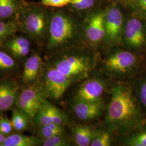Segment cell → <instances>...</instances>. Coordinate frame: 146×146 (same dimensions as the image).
Here are the masks:
<instances>
[{
  "mask_svg": "<svg viewBox=\"0 0 146 146\" xmlns=\"http://www.w3.org/2000/svg\"><path fill=\"white\" fill-rule=\"evenodd\" d=\"M144 122L139 100L129 84L119 82L111 90V99L105 117V125L110 133L129 134Z\"/></svg>",
  "mask_w": 146,
  "mask_h": 146,
  "instance_id": "1",
  "label": "cell"
},
{
  "mask_svg": "<svg viewBox=\"0 0 146 146\" xmlns=\"http://www.w3.org/2000/svg\"><path fill=\"white\" fill-rule=\"evenodd\" d=\"M80 31L78 23L71 16L60 11L55 13L48 21V49L57 50L70 47L78 38Z\"/></svg>",
  "mask_w": 146,
  "mask_h": 146,
  "instance_id": "2",
  "label": "cell"
},
{
  "mask_svg": "<svg viewBox=\"0 0 146 146\" xmlns=\"http://www.w3.org/2000/svg\"><path fill=\"white\" fill-rule=\"evenodd\" d=\"M96 65V58L92 54L78 51L63 55L52 66L62 73L73 83L87 78Z\"/></svg>",
  "mask_w": 146,
  "mask_h": 146,
  "instance_id": "3",
  "label": "cell"
},
{
  "mask_svg": "<svg viewBox=\"0 0 146 146\" xmlns=\"http://www.w3.org/2000/svg\"><path fill=\"white\" fill-rule=\"evenodd\" d=\"M139 58L129 50L115 49L102 62V69L109 77L122 78L135 74L140 68Z\"/></svg>",
  "mask_w": 146,
  "mask_h": 146,
  "instance_id": "4",
  "label": "cell"
},
{
  "mask_svg": "<svg viewBox=\"0 0 146 146\" xmlns=\"http://www.w3.org/2000/svg\"><path fill=\"white\" fill-rule=\"evenodd\" d=\"M122 41L131 51H140L146 45V28L139 18H129L124 25Z\"/></svg>",
  "mask_w": 146,
  "mask_h": 146,
  "instance_id": "5",
  "label": "cell"
},
{
  "mask_svg": "<svg viewBox=\"0 0 146 146\" xmlns=\"http://www.w3.org/2000/svg\"><path fill=\"white\" fill-rule=\"evenodd\" d=\"M104 41L109 47H114L122 42L124 28L122 13L117 7L110 8L105 12Z\"/></svg>",
  "mask_w": 146,
  "mask_h": 146,
  "instance_id": "6",
  "label": "cell"
},
{
  "mask_svg": "<svg viewBox=\"0 0 146 146\" xmlns=\"http://www.w3.org/2000/svg\"><path fill=\"white\" fill-rule=\"evenodd\" d=\"M44 92L36 87L32 86L23 89L19 94L16 104L18 110L34 120L45 100Z\"/></svg>",
  "mask_w": 146,
  "mask_h": 146,
  "instance_id": "7",
  "label": "cell"
},
{
  "mask_svg": "<svg viewBox=\"0 0 146 146\" xmlns=\"http://www.w3.org/2000/svg\"><path fill=\"white\" fill-rule=\"evenodd\" d=\"M73 81L53 66L46 69L44 74V93L53 99L62 96Z\"/></svg>",
  "mask_w": 146,
  "mask_h": 146,
  "instance_id": "8",
  "label": "cell"
},
{
  "mask_svg": "<svg viewBox=\"0 0 146 146\" xmlns=\"http://www.w3.org/2000/svg\"><path fill=\"white\" fill-rule=\"evenodd\" d=\"M105 13L96 11L89 16L84 25V33L87 41L93 46L104 41Z\"/></svg>",
  "mask_w": 146,
  "mask_h": 146,
  "instance_id": "9",
  "label": "cell"
},
{
  "mask_svg": "<svg viewBox=\"0 0 146 146\" xmlns=\"http://www.w3.org/2000/svg\"><path fill=\"white\" fill-rule=\"evenodd\" d=\"M106 88V82L102 78L98 77L87 78L78 86L74 98L89 101L102 100Z\"/></svg>",
  "mask_w": 146,
  "mask_h": 146,
  "instance_id": "10",
  "label": "cell"
},
{
  "mask_svg": "<svg viewBox=\"0 0 146 146\" xmlns=\"http://www.w3.org/2000/svg\"><path fill=\"white\" fill-rule=\"evenodd\" d=\"M48 26L46 14L39 8L31 11L23 21L24 29L27 33L37 40H42L46 36Z\"/></svg>",
  "mask_w": 146,
  "mask_h": 146,
  "instance_id": "11",
  "label": "cell"
},
{
  "mask_svg": "<svg viewBox=\"0 0 146 146\" xmlns=\"http://www.w3.org/2000/svg\"><path fill=\"white\" fill-rule=\"evenodd\" d=\"M72 110L77 118L81 121L93 120L99 117L104 109L102 100L89 101L74 98Z\"/></svg>",
  "mask_w": 146,
  "mask_h": 146,
  "instance_id": "12",
  "label": "cell"
},
{
  "mask_svg": "<svg viewBox=\"0 0 146 146\" xmlns=\"http://www.w3.org/2000/svg\"><path fill=\"white\" fill-rule=\"evenodd\" d=\"M17 87L10 82L0 84V111L11 108L16 104L18 97Z\"/></svg>",
  "mask_w": 146,
  "mask_h": 146,
  "instance_id": "13",
  "label": "cell"
},
{
  "mask_svg": "<svg viewBox=\"0 0 146 146\" xmlns=\"http://www.w3.org/2000/svg\"><path fill=\"white\" fill-rule=\"evenodd\" d=\"M42 64L41 57L37 54L31 55L24 65L22 80L25 83H31L36 79Z\"/></svg>",
  "mask_w": 146,
  "mask_h": 146,
  "instance_id": "14",
  "label": "cell"
},
{
  "mask_svg": "<svg viewBox=\"0 0 146 146\" xmlns=\"http://www.w3.org/2000/svg\"><path fill=\"white\" fill-rule=\"evenodd\" d=\"M95 131L88 125H74L72 128L73 140L78 146H90Z\"/></svg>",
  "mask_w": 146,
  "mask_h": 146,
  "instance_id": "15",
  "label": "cell"
},
{
  "mask_svg": "<svg viewBox=\"0 0 146 146\" xmlns=\"http://www.w3.org/2000/svg\"><path fill=\"white\" fill-rule=\"evenodd\" d=\"M41 143L42 139L40 140L37 137L17 133L7 136L0 146H35Z\"/></svg>",
  "mask_w": 146,
  "mask_h": 146,
  "instance_id": "16",
  "label": "cell"
},
{
  "mask_svg": "<svg viewBox=\"0 0 146 146\" xmlns=\"http://www.w3.org/2000/svg\"><path fill=\"white\" fill-rule=\"evenodd\" d=\"M64 126L51 123L47 125L40 127L38 135L42 139L44 140L54 136L63 134Z\"/></svg>",
  "mask_w": 146,
  "mask_h": 146,
  "instance_id": "17",
  "label": "cell"
},
{
  "mask_svg": "<svg viewBox=\"0 0 146 146\" xmlns=\"http://www.w3.org/2000/svg\"><path fill=\"white\" fill-rule=\"evenodd\" d=\"M30 118L20 110H14L13 112L11 122L14 129L18 131L26 130L28 127Z\"/></svg>",
  "mask_w": 146,
  "mask_h": 146,
  "instance_id": "18",
  "label": "cell"
},
{
  "mask_svg": "<svg viewBox=\"0 0 146 146\" xmlns=\"http://www.w3.org/2000/svg\"><path fill=\"white\" fill-rule=\"evenodd\" d=\"M47 106L48 113L52 123L63 126L66 125L68 118L62 110L54 106L48 101Z\"/></svg>",
  "mask_w": 146,
  "mask_h": 146,
  "instance_id": "19",
  "label": "cell"
},
{
  "mask_svg": "<svg viewBox=\"0 0 146 146\" xmlns=\"http://www.w3.org/2000/svg\"><path fill=\"white\" fill-rule=\"evenodd\" d=\"M126 146H146V128L132 133L124 141Z\"/></svg>",
  "mask_w": 146,
  "mask_h": 146,
  "instance_id": "20",
  "label": "cell"
},
{
  "mask_svg": "<svg viewBox=\"0 0 146 146\" xmlns=\"http://www.w3.org/2000/svg\"><path fill=\"white\" fill-rule=\"evenodd\" d=\"M18 30V26L14 22H5L0 21V44Z\"/></svg>",
  "mask_w": 146,
  "mask_h": 146,
  "instance_id": "21",
  "label": "cell"
},
{
  "mask_svg": "<svg viewBox=\"0 0 146 146\" xmlns=\"http://www.w3.org/2000/svg\"><path fill=\"white\" fill-rule=\"evenodd\" d=\"M16 10L15 0H0V19L10 18Z\"/></svg>",
  "mask_w": 146,
  "mask_h": 146,
  "instance_id": "22",
  "label": "cell"
},
{
  "mask_svg": "<svg viewBox=\"0 0 146 146\" xmlns=\"http://www.w3.org/2000/svg\"><path fill=\"white\" fill-rule=\"evenodd\" d=\"M47 102L46 100L44 101L41 108L38 110L34 119L35 123L39 127L47 125L52 123L47 109Z\"/></svg>",
  "mask_w": 146,
  "mask_h": 146,
  "instance_id": "23",
  "label": "cell"
},
{
  "mask_svg": "<svg viewBox=\"0 0 146 146\" xmlns=\"http://www.w3.org/2000/svg\"><path fill=\"white\" fill-rule=\"evenodd\" d=\"M109 131H96L90 146H110L111 145V138Z\"/></svg>",
  "mask_w": 146,
  "mask_h": 146,
  "instance_id": "24",
  "label": "cell"
},
{
  "mask_svg": "<svg viewBox=\"0 0 146 146\" xmlns=\"http://www.w3.org/2000/svg\"><path fill=\"white\" fill-rule=\"evenodd\" d=\"M41 145L43 146H67L70 143L63 134L58 135L50 138L42 140Z\"/></svg>",
  "mask_w": 146,
  "mask_h": 146,
  "instance_id": "25",
  "label": "cell"
},
{
  "mask_svg": "<svg viewBox=\"0 0 146 146\" xmlns=\"http://www.w3.org/2000/svg\"><path fill=\"white\" fill-rule=\"evenodd\" d=\"M127 5L138 15L146 18V0H128Z\"/></svg>",
  "mask_w": 146,
  "mask_h": 146,
  "instance_id": "26",
  "label": "cell"
},
{
  "mask_svg": "<svg viewBox=\"0 0 146 146\" xmlns=\"http://www.w3.org/2000/svg\"><path fill=\"white\" fill-rule=\"evenodd\" d=\"M5 46L11 52H13L21 47L30 46V42L25 37H16L6 42Z\"/></svg>",
  "mask_w": 146,
  "mask_h": 146,
  "instance_id": "27",
  "label": "cell"
},
{
  "mask_svg": "<svg viewBox=\"0 0 146 146\" xmlns=\"http://www.w3.org/2000/svg\"><path fill=\"white\" fill-rule=\"evenodd\" d=\"M15 67L14 59L5 52L0 50V69L8 70Z\"/></svg>",
  "mask_w": 146,
  "mask_h": 146,
  "instance_id": "28",
  "label": "cell"
},
{
  "mask_svg": "<svg viewBox=\"0 0 146 146\" xmlns=\"http://www.w3.org/2000/svg\"><path fill=\"white\" fill-rule=\"evenodd\" d=\"M70 4L77 11H85L93 7L94 0H72Z\"/></svg>",
  "mask_w": 146,
  "mask_h": 146,
  "instance_id": "29",
  "label": "cell"
},
{
  "mask_svg": "<svg viewBox=\"0 0 146 146\" xmlns=\"http://www.w3.org/2000/svg\"><path fill=\"white\" fill-rule=\"evenodd\" d=\"M11 121L7 117H0V132L5 135L11 134L13 129Z\"/></svg>",
  "mask_w": 146,
  "mask_h": 146,
  "instance_id": "30",
  "label": "cell"
},
{
  "mask_svg": "<svg viewBox=\"0 0 146 146\" xmlns=\"http://www.w3.org/2000/svg\"><path fill=\"white\" fill-rule=\"evenodd\" d=\"M72 0H42L41 4L43 5L61 8L70 4Z\"/></svg>",
  "mask_w": 146,
  "mask_h": 146,
  "instance_id": "31",
  "label": "cell"
},
{
  "mask_svg": "<svg viewBox=\"0 0 146 146\" xmlns=\"http://www.w3.org/2000/svg\"><path fill=\"white\" fill-rule=\"evenodd\" d=\"M138 96L140 103L146 108V78L141 81L139 86Z\"/></svg>",
  "mask_w": 146,
  "mask_h": 146,
  "instance_id": "32",
  "label": "cell"
},
{
  "mask_svg": "<svg viewBox=\"0 0 146 146\" xmlns=\"http://www.w3.org/2000/svg\"><path fill=\"white\" fill-rule=\"evenodd\" d=\"M30 52V46L21 47L11 52L17 58H23L27 56Z\"/></svg>",
  "mask_w": 146,
  "mask_h": 146,
  "instance_id": "33",
  "label": "cell"
},
{
  "mask_svg": "<svg viewBox=\"0 0 146 146\" xmlns=\"http://www.w3.org/2000/svg\"><path fill=\"white\" fill-rule=\"evenodd\" d=\"M6 136L3 134H2L1 132H0V145L5 141Z\"/></svg>",
  "mask_w": 146,
  "mask_h": 146,
  "instance_id": "34",
  "label": "cell"
}]
</instances>
